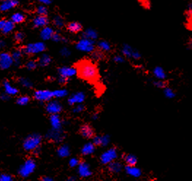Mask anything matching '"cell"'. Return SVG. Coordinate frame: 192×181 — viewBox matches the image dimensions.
Returning a JSON list of instances; mask_svg holds the SVG:
<instances>
[{"mask_svg":"<svg viewBox=\"0 0 192 181\" xmlns=\"http://www.w3.org/2000/svg\"><path fill=\"white\" fill-rule=\"evenodd\" d=\"M40 142V138L38 136H33L27 141V147L28 149L37 148Z\"/></svg>","mask_w":192,"mask_h":181,"instance_id":"obj_18","label":"cell"},{"mask_svg":"<svg viewBox=\"0 0 192 181\" xmlns=\"http://www.w3.org/2000/svg\"><path fill=\"white\" fill-rule=\"evenodd\" d=\"M48 23V19L45 16H38L33 20V25L36 28L45 27Z\"/></svg>","mask_w":192,"mask_h":181,"instance_id":"obj_12","label":"cell"},{"mask_svg":"<svg viewBox=\"0 0 192 181\" xmlns=\"http://www.w3.org/2000/svg\"><path fill=\"white\" fill-rule=\"evenodd\" d=\"M47 111L51 113V115L59 114L62 110V105L58 101H50L46 107Z\"/></svg>","mask_w":192,"mask_h":181,"instance_id":"obj_10","label":"cell"},{"mask_svg":"<svg viewBox=\"0 0 192 181\" xmlns=\"http://www.w3.org/2000/svg\"><path fill=\"white\" fill-rule=\"evenodd\" d=\"M53 97L63 98L67 95L68 91L66 89H58L53 91Z\"/></svg>","mask_w":192,"mask_h":181,"instance_id":"obj_32","label":"cell"},{"mask_svg":"<svg viewBox=\"0 0 192 181\" xmlns=\"http://www.w3.org/2000/svg\"><path fill=\"white\" fill-rule=\"evenodd\" d=\"M42 181H53V180L50 178H43L42 179Z\"/></svg>","mask_w":192,"mask_h":181,"instance_id":"obj_53","label":"cell"},{"mask_svg":"<svg viewBox=\"0 0 192 181\" xmlns=\"http://www.w3.org/2000/svg\"><path fill=\"white\" fill-rule=\"evenodd\" d=\"M118 158V151L115 147L109 148L100 156V161L103 164H109Z\"/></svg>","mask_w":192,"mask_h":181,"instance_id":"obj_3","label":"cell"},{"mask_svg":"<svg viewBox=\"0 0 192 181\" xmlns=\"http://www.w3.org/2000/svg\"><path fill=\"white\" fill-rule=\"evenodd\" d=\"M29 97H20L19 99H18V103L19 105H27V103L29 102Z\"/></svg>","mask_w":192,"mask_h":181,"instance_id":"obj_43","label":"cell"},{"mask_svg":"<svg viewBox=\"0 0 192 181\" xmlns=\"http://www.w3.org/2000/svg\"><path fill=\"white\" fill-rule=\"evenodd\" d=\"M122 169V164H121L119 161H114L108 164V170L112 174H118L120 172H121Z\"/></svg>","mask_w":192,"mask_h":181,"instance_id":"obj_17","label":"cell"},{"mask_svg":"<svg viewBox=\"0 0 192 181\" xmlns=\"http://www.w3.org/2000/svg\"><path fill=\"white\" fill-rule=\"evenodd\" d=\"M126 172L130 176L134 177V178H139L142 174V172L140 168L135 167V166H128L127 165L125 167Z\"/></svg>","mask_w":192,"mask_h":181,"instance_id":"obj_16","label":"cell"},{"mask_svg":"<svg viewBox=\"0 0 192 181\" xmlns=\"http://www.w3.org/2000/svg\"><path fill=\"white\" fill-rule=\"evenodd\" d=\"M53 34H54V31L51 27H45L40 31V37L43 40H48L52 38Z\"/></svg>","mask_w":192,"mask_h":181,"instance_id":"obj_15","label":"cell"},{"mask_svg":"<svg viewBox=\"0 0 192 181\" xmlns=\"http://www.w3.org/2000/svg\"><path fill=\"white\" fill-rule=\"evenodd\" d=\"M86 99V95L84 92L79 91L77 93L73 94L68 99V104L71 106H75V105L78 104H82L84 101Z\"/></svg>","mask_w":192,"mask_h":181,"instance_id":"obj_7","label":"cell"},{"mask_svg":"<svg viewBox=\"0 0 192 181\" xmlns=\"http://www.w3.org/2000/svg\"><path fill=\"white\" fill-rule=\"evenodd\" d=\"M14 29V23L11 21H5V26H4L3 29H2V31L4 34H8L13 30Z\"/></svg>","mask_w":192,"mask_h":181,"instance_id":"obj_29","label":"cell"},{"mask_svg":"<svg viewBox=\"0 0 192 181\" xmlns=\"http://www.w3.org/2000/svg\"><path fill=\"white\" fill-rule=\"evenodd\" d=\"M5 20H3V19H2V20H0V30L2 31V29H3V27H4V26H5Z\"/></svg>","mask_w":192,"mask_h":181,"instance_id":"obj_50","label":"cell"},{"mask_svg":"<svg viewBox=\"0 0 192 181\" xmlns=\"http://www.w3.org/2000/svg\"><path fill=\"white\" fill-rule=\"evenodd\" d=\"M84 110H85L84 105L82 104H78L74 107L73 109V112L74 113H80V112H82Z\"/></svg>","mask_w":192,"mask_h":181,"instance_id":"obj_36","label":"cell"},{"mask_svg":"<svg viewBox=\"0 0 192 181\" xmlns=\"http://www.w3.org/2000/svg\"><path fill=\"white\" fill-rule=\"evenodd\" d=\"M98 49L101 52H109L111 50V45L106 40H101L97 44Z\"/></svg>","mask_w":192,"mask_h":181,"instance_id":"obj_24","label":"cell"},{"mask_svg":"<svg viewBox=\"0 0 192 181\" xmlns=\"http://www.w3.org/2000/svg\"><path fill=\"white\" fill-rule=\"evenodd\" d=\"M51 62V56H48V54H43L40 57L39 59V64L42 66H48Z\"/></svg>","mask_w":192,"mask_h":181,"instance_id":"obj_28","label":"cell"},{"mask_svg":"<svg viewBox=\"0 0 192 181\" xmlns=\"http://www.w3.org/2000/svg\"><path fill=\"white\" fill-rule=\"evenodd\" d=\"M13 63L11 55L7 53H0V67L5 69L9 68Z\"/></svg>","mask_w":192,"mask_h":181,"instance_id":"obj_9","label":"cell"},{"mask_svg":"<svg viewBox=\"0 0 192 181\" xmlns=\"http://www.w3.org/2000/svg\"><path fill=\"white\" fill-rule=\"evenodd\" d=\"M4 85H5V90H6V92L7 94H11V95H13V94H17V92H18L17 89H16V88H15L14 87H12V86H11L8 83L5 82Z\"/></svg>","mask_w":192,"mask_h":181,"instance_id":"obj_34","label":"cell"},{"mask_svg":"<svg viewBox=\"0 0 192 181\" xmlns=\"http://www.w3.org/2000/svg\"><path fill=\"white\" fill-rule=\"evenodd\" d=\"M23 37H24V35L22 32H17L15 35V39H16V41L18 42H21L23 40Z\"/></svg>","mask_w":192,"mask_h":181,"instance_id":"obj_47","label":"cell"},{"mask_svg":"<svg viewBox=\"0 0 192 181\" xmlns=\"http://www.w3.org/2000/svg\"><path fill=\"white\" fill-rule=\"evenodd\" d=\"M75 46L78 51L86 53H92L95 50L94 41L86 38H83L79 40Z\"/></svg>","mask_w":192,"mask_h":181,"instance_id":"obj_2","label":"cell"},{"mask_svg":"<svg viewBox=\"0 0 192 181\" xmlns=\"http://www.w3.org/2000/svg\"><path fill=\"white\" fill-rule=\"evenodd\" d=\"M83 37L84 38L88 39V40H91L94 41L97 38L98 34L97 31H95L93 29H88L84 31V34H83Z\"/></svg>","mask_w":192,"mask_h":181,"instance_id":"obj_22","label":"cell"},{"mask_svg":"<svg viewBox=\"0 0 192 181\" xmlns=\"http://www.w3.org/2000/svg\"><path fill=\"white\" fill-rule=\"evenodd\" d=\"M11 56H12V60H13L16 64H19L20 61H21V57H22L21 51H20V50H16V51H15L14 52L12 53V54L11 55Z\"/></svg>","mask_w":192,"mask_h":181,"instance_id":"obj_31","label":"cell"},{"mask_svg":"<svg viewBox=\"0 0 192 181\" xmlns=\"http://www.w3.org/2000/svg\"><path fill=\"white\" fill-rule=\"evenodd\" d=\"M38 1L42 4H44V5H50L52 2L51 0H38Z\"/></svg>","mask_w":192,"mask_h":181,"instance_id":"obj_49","label":"cell"},{"mask_svg":"<svg viewBox=\"0 0 192 181\" xmlns=\"http://www.w3.org/2000/svg\"><path fill=\"white\" fill-rule=\"evenodd\" d=\"M140 58H141V54H140V53L139 52V51L134 49L133 50V52L132 54V59H135V60H138V59H140Z\"/></svg>","mask_w":192,"mask_h":181,"instance_id":"obj_44","label":"cell"},{"mask_svg":"<svg viewBox=\"0 0 192 181\" xmlns=\"http://www.w3.org/2000/svg\"><path fill=\"white\" fill-rule=\"evenodd\" d=\"M80 164V161L77 158H72L69 161V165L71 167H76Z\"/></svg>","mask_w":192,"mask_h":181,"instance_id":"obj_42","label":"cell"},{"mask_svg":"<svg viewBox=\"0 0 192 181\" xmlns=\"http://www.w3.org/2000/svg\"><path fill=\"white\" fill-rule=\"evenodd\" d=\"M62 38H63V37L59 33V32H54V34H53L52 36V40L54 42H62Z\"/></svg>","mask_w":192,"mask_h":181,"instance_id":"obj_40","label":"cell"},{"mask_svg":"<svg viewBox=\"0 0 192 181\" xmlns=\"http://www.w3.org/2000/svg\"><path fill=\"white\" fill-rule=\"evenodd\" d=\"M154 86L158 88H164L166 87V83L164 80H158L154 82Z\"/></svg>","mask_w":192,"mask_h":181,"instance_id":"obj_41","label":"cell"},{"mask_svg":"<svg viewBox=\"0 0 192 181\" xmlns=\"http://www.w3.org/2000/svg\"><path fill=\"white\" fill-rule=\"evenodd\" d=\"M3 1H6V0H3Z\"/></svg>","mask_w":192,"mask_h":181,"instance_id":"obj_55","label":"cell"},{"mask_svg":"<svg viewBox=\"0 0 192 181\" xmlns=\"http://www.w3.org/2000/svg\"><path fill=\"white\" fill-rule=\"evenodd\" d=\"M92 118H93V119H94V120L97 119H98V114H97V113L94 114L93 116H92Z\"/></svg>","mask_w":192,"mask_h":181,"instance_id":"obj_54","label":"cell"},{"mask_svg":"<svg viewBox=\"0 0 192 181\" xmlns=\"http://www.w3.org/2000/svg\"><path fill=\"white\" fill-rule=\"evenodd\" d=\"M37 12L39 14V16H46V15L48 14V9L46 8V7L43 6V5H41V6H39L37 7Z\"/></svg>","mask_w":192,"mask_h":181,"instance_id":"obj_37","label":"cell"},{"mask_svg":"<svg viewBox=\"0 0 192 181\" xmlns=\"http://www.w3.org/2000/svg\"><path fill=\"white\" fill-rule=\"evenodd\" d=\"M18 2L17 0H6V1H3V2L0 5V10L3 11H7L10 9L13 8L18 5Z\"/></svg>","mask_w":192,"mask_h":181,"instance_id":"obj_14","label":"cell"},{"mask_svg":"<svg viewBox=\"0 0 192 181\" xmlns=\"http://www.w3.org/2000/svg\"><path fill=\"white\" fill-rule=\"evenodd\" d=\"M57 153L62 158H66L70 155V149L69 146L66 145H62L57 150Z\"/></svg>","mask_w":192,"mask_h":181,"instance_id":"obj_23","label":"cell"},{"mask_svg":"<svg viewBox=\"0 0 192 181\" xmlns=\"http://www.w3.org/2000/svg\"><path fill=\"white\" fill-rule=\"evenodd\" d=\"M125 163L128 166H135L137 163V158L134 155L132 154H126L123 157Z\"/></svg>","mask_w":192,"mask_h":181,"instance_id":"obj_25","label":"cell"},{"mask_svg":"<svg viewBox=\"0 0 192 181\" xmlns=\"http://www.w3.org/2000/svg\"><path fill=\"white\" fill-rule=\"evenodd\" d=\"M77 173L81 178H88L92 175L89 164L86 162H80L77 166Z\"/></svg>","mask_w":192,"mask_h":181,"instance_id":"obj_8","label":"cell"},{"mask_svg":"<svg viewBox=\"0 0 192 181\" xmlns=\"http://www.w3.org/2000/svg\"><path fill=\"white\" fill-rule=\"evenodd\" d=\"M95 147H96L95 145L92 143H88L85 144L84 147H82L81 153H82L84 156H89V155L94 153Z\"/></svg>","mask_w":192,"mask_h":181,"instance_id":"obj_20","label":"cell"},{"mask_svg":"<svg viewBox=\"0 0 192 181\" xmlns=\"http://www.w3.org/2000/svg\"><path fill=\"white\" fill-rule=\"evenodd\" d=\"M27 67L30 70L35 69V68L37 67L36 62H34V61H29V62L27 64Z\"/></svg>","mask_w":192,"mask_h":181,"instance_id":"obj_45","label":"cell"},{"mask_svg":"<svg viewBox=\"0 0 192 181\" xmlns=\"http://www.w3.org/2000/svg\"><path fill=\"white\" fill-rule=\"evenodd\" d=\"M104 54H103V52H101V51H99V49L97 51H94L92 52L91 57L94 61H99L101 60L103 58H104Z\"/></svg>","mask_w":192,"mask_h":181,"instance_id":"obj_33","label":"cell"},{"mask_svg":"<svg viewBox=\"0 0 192 181\" xmlns=\"http://www.w3.org/2000/svg\"><path fill=\"white\" fill-rule=\"evenodd\" d=\"M66 29L69 32L76 34V33H78L82 31L83 27L78 22H71V23H69V24L66 26Z\"/></svg>","mask_w":192,"mask_h":181,"instance_id":"obj_19","label":"cell"},{"mask_svg":"<svg viewBox=\"0 0 192 181\" xmlns=\"http://www.w3.org/2000/svg\"><path fill=\"white\" fill-rule=\"evenodd\" d=\"M77 73L85 80L94 82L99 77V73L97 66L88 61H83L77 65Z\"/></svg>","mask_w":192,"mask_h":181,"instance_id":"obj_1","label":"cell"},{"mask_svg":"<svg viewBox=\"0 0 192 181\" xmlns=\"http://www.w3.org/2000/svg\"><path fill=\"white\" fill-rule=\"evenodd\" d=\"M25 19V16L21 12H15L11 16V21L13 23H22Z\"/></svg>","mask_w":192,"mask_h":181,"instance_id":"obj_26","label":"cell"},{"mask_svg":"<svg viewBox=\"0 0 192 181\" xmlns=\"http://www.w3.org/2000/svg\"><path fill=\"white\" fill-rule=\"evenodd\" d=\"M80 132L84 137L86 138V139H91L93 138V137L94 136V131L91 126L88 124H85L80 127Z\"/></svg>","mask_w":192,"mask_h":181,"instance_id":"obj_11","label":"cell"},{"mask_svg":"<svg viewBox=\"0 0 192 181\" xmlns=\"http://www.w3.org/2000/svg\"><path fill=\"white\" fill-rule=\"evenodd\" d=\"M21 82L23 86H27V87H31V86H32V83H31L30 81L27 80V79H21Z\"/></svg>","mask_w":192,"mask_h":181,"instance_id":"obj_48","label":"cell"},{"mask_svg":"<svg viewBox=\"0 0 192 181\" xmlns=\"http://www.w3.org/2000/svg\"><path fill=\"white\" fill-rule=\"evenodd\" d=\"M77 74V69L71 66H62L59 69V77L69 80L70 77L75 76Z\"/></svg>","mask_w":192,"mask_h":181,"instance_id":"obj_5","label":"cell"},{"mask_svg":"<svg viewBox=\"0 0 192 181\" xmlns=\"http://www.w3.org/2000/svg\"><path fill=\"white\" fill-rule=\"evenodd\" d=\"M164 94L166 97L168 99H172L175 97V93L172 88L165 87L164 90Z\"/></svg>","mask_w":192,"mask_h":181,"instance_id":"obj_35","label":"cell"},{"mask_svg":"<svg viewBox=\"0 0 192 181\" xmlns=\"http://www.w3.org/2000/svg\"><path fill=\"white\" fill-rule=\"evenodd\" d=\"M113 61L116 63H123L124 62V58L122 56H120V55H116L114 56Z\"/></svg>","mask_w":192,"mask_h":181,"instance_id":"obj_46","label":"cell"},{"mask_svg":"<svg viewBox=\"0 0 192 181\" xmlns=\"http://www.w3.org/2000/svg\"><path fill=\"white\" fill-rule=\"evenodd\" d=\"M34 98L40 101H48L53 98V91L48 90H37L34 93Z\"/></svg>","mask_w":192,"mask_h":181,"instance_id":"obj_6","label":"cell"},{"mask_svg":"<svg viewBox=\"0 0 192 181\" xmlns=\"http://www.w3.org/2000/svg\"><path fill=\"white\" fill-rule=\"evenodd\" d=\"M53 24H54L57 28H62L64 25V21L63 18L60 16H55L53 19Z\"/></svg>","mask_w":192,"mask_h":181,"instance_id":"obj_30","label":"cell"},{"mask_svg":"<svg viewBox=\"0 0 192 181\" xmlns=\"http://www.w3.org/2000/svg\"><path fill=\"white\" fill-rule=\"evenodd\" d=\"M5 46V41H3V40H0V49L2 48H4Z\"/></svg>","mask_w":192,"mask_h":181,"instance_id":"obj_51","label":"cell"},{"mask_svg":"<svg viewBox=\"0 0 192 181\" xmlns=\"http://www.w3.org/2000/svg\"><path fill=\"white\" fill-rule=\"evenodd\" d=\"M133 50H134V48H132L130 45H127V44H124L123 45L122 49H121V52H122L123 55L125 57H126L128 59H132Z\"/></svg>","mask_w":192,"mask_h":181,"instance_id":"obj_27","label":"cell"},{"mask_svg":"<svg viewBox=\"0 0 192 181\" xmlns=\"http://www.w3.org/2000/svg\"><path fill=\"white\" fill-rule=\"evenodd\" d=\"M45 45L44 42H37L34 43H30L23 48V52L27 54H37L42 53L45 50Z\"/></svg>","mask_w":192,"mask_h":181,"instance_id":"obj_4","label":"cell"},{"mask_svg":"<svg viewBox=\"0 0 192 181\" xmlns=\"http://www.w3.org/2000/svg\"><path fill=\"white\" fill-rule=\"evenodd\" d=\"M64 181H75V178L74 177H69V178L66 179Z\"/></svg>","mask_w":192,"mask_h":181,"instance_id":"obj_52","label":"cell"},{"mask_svg":"<svg viewBox=\"0 0 192 181\" xmlns=\"http://www.w3.org/2000/svg\"><path fill=\"white\" fill-rule=\"evenodd\" d=\"M110 137L108 135L101 136V146H107L110 143Z\"/></svg>","mask_w":192,"mask_h":181,"instance_id":"obj_38","label":"cell"},{"mask_svg":"<svg viewBox=\"0 0 192 181\" xmlns=\"http://www.w3.org/2000/svg\"><path fill=\"white\" fill-rule=\"evenodd\" d=\"M51 122L53 129L55 130H61L62 127V121L60 116L58 114H54L51 117Z\"/></svg>","mask_w":192,"mask_h":181,"instance_id":"obj_13","label":"cell"},{"mask_svg":"<svg viewBox=\"0 0 192 181\" xmlns=\"http://www.w3.org/2000/svg\"><path fill=\"white\" fill-rule=\"evenodd\" d=\"M154 76L158 79V80H164L167 77L165 71L161 66H156L154 69Z\"/></svg>","mask_w":192,"mask_h":181,"instance_id":"obj_21","label":"cell"},{"mask_svg":"<svg viewBox=\"0 0 192 181\" xmlns=\"http://www.w3.org/2000/svg\"><path fill=\"white\" fill-rule=\"evenodd\" d=\"M60 53L62 56L69 57L70 56V54H71V51H70V50L68 48L64 47L61 49Z\"/></svg>","mask_w":192,"mask_h":181,"instance_id":"obj_39","label":"cell"}]
</instances>
